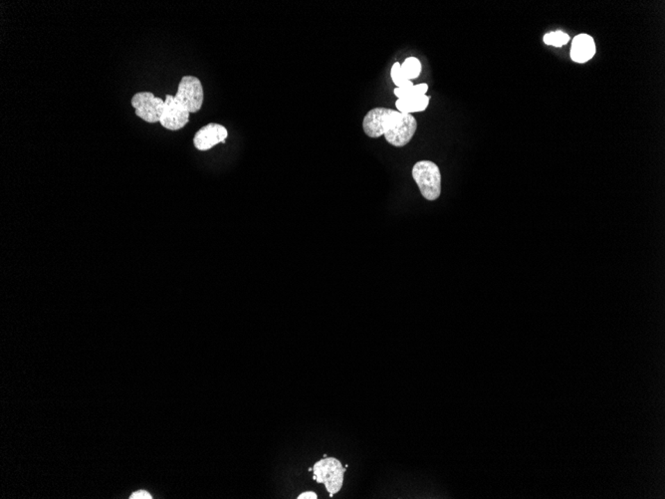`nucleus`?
<instances>
[{
    "instance_id": "obj_6",
    "label": "nucleus",
    "mask_w": 665,
    "mask_h": 499,
    "mask_svg": "<svg viewBox=\"0 0 665 499\" xmlns=\"http://www.w3.org/2000/svg\"><path fill=\"white\" fill-rule=\"evenodd\" d=\"M190 113L174 100V96L167 95L160 125L169 131H178L190 121Z\"/></svg>"
},
{
    "instance_id": "obj_9",
    "label": "nucleus",
    "mask_w": 665,
    "mask_h": 499,
    "mask_svg": "<svg viewBox=\"0 0 665 499\" xmlns=\"http://www.w3.org/2000/svg\"><path fill=\"white\" fill-rule=\"evenodd\" d=\"M596 53V44L593 38L588 34H580L573 40L571 48V58L577 63H584L593 58Z\"/></svg>"
},
{
    "instance_id": "obj_13",
    "label": "nucleus",
    "mask_w": 665,
    "mask_h": 499,
    "mask_svg": "<svg viewBox=\"0 0 665 499\" xmlns=\"http://www.w3.org/2000/svg\"><path fill=\"white\" fill-rule=\"evenodd\" d=\"M391 76L392 80H393V82L398 88L407 89L414 86V83L410 81V80L405 79V78L401 76V64L398 63V62L394 64L391 71Z\"/></svg>"
},
{
    "instance_id": "obj_15",
    "label": "nucleus",
    "mask_w": 665,
    "mask_h": 499,
    "mask_svg": "<svg viewBox=\"0 0 665 499\" xmlns=\"http://www.w3.org/2000/svg\"><path fill=\"white\" fill-rule=\"evenodd\" d=\"M131 499H151V496L146 491H140L135 492L131 496Z\"/></svg>"
},
{
    "instance_id": "obj_7",
    "label": "nucleus",
    "mask_w": 665,
    "mask_h": 499,
    "mask_svg": "<svg viewBox=\"0 0 665 499\" xmlns=\"http://www.w3.org/2000/svg\"><path fill=\"white\" fill-rule=\"evenodd\" d=\"M228 136L226 128L219 124L210 123L197 131L194 138V147L199 151H208L219 142H226Z\"/></svg>"
},
{
    "instance_id": "obj_5",
    "label": "nucleus",
    "mask_w": 665,
    "mask_h": 499,
    "mask_svg": "<svg viewBox=\"0 0 665 499\" xmlns=\"http://www.w3.org/2000/svg\"><path fill=\"white\" fill-rule=\"evenodd\" d=\"M132 106L136 115L148 123H160L164 112L165 101L155 97L151 92H140L133 96Z\"/></svg>"
},
{
    "instance_id": "obj_14",
    "label": "nucleus",
    "mask_w": 665,
    "mask_h": 499,
    "mask_svg": "<svg viewBox=\"0 0 665 499\" xmlns=\"http://www.w3.org/2000/svg\"><path fill=\"white\" fill-rule=\"evenodd\" d=\"M569 40H570V38H569L568 34L562 31L551 32V33L546 34L544 36L546 44L556 46V47H561V46L567 44Z\"/></svg>"
},
{
    "instance_id": "obj_2",
    "label": "nucleus",
    "mask_w": 665,
    "mask_h": 499,
    "mask_svg": "<svg viewBox=\"0 0 665 499\" xmlns=\"http://www.w3.org/2000/svg\"><path fill=\"white\" fill-rule=\"evenodd\" d=\"M412 178L424 199L430 202L439 199L441 195V174L435 163L419 161L412 167Z\"/></svg>"
},
{
    "instance_id": "obj_3",
    "label": "nucleus",
    "mask_w": 665,
    "mask_h": 499,
    "mask_svg": "<svg viewBox=\"0 0 665 499\" xmlns=\"http://www.w3.org/2000/svg\"><path fill=\"white\" fill-rule=\"evenodd\" d=\"M346 468L339 459L335 457H325L316 462L313 466L314 480L326 486L330 496L341 491L344 484V475Z\"/></svg>"
},
{
    "instance_id": "obj_1",
    "label": "nucleus",
    "mask_w": 665,
    "mask_h": 499,
    "mask_svg": "<svg viewBox=\"0 0 665 499\" xmlns=\"http://www.w3.org/2000/svg\"><path fill=\"white\" fill-rule=\"evenodd\" d=\"M405 115L389 108H375L367 113L363 121L364 134L373 139L394 132L400 126Z\"/></svg>"
},
{
    "instance_id": "obj_8",
    "label": "nucleus",
    "mask_w": 665,
    "mask_h": 499,
    "mask_svg": "<svg viewBox=\"0 0 665 499\" xmlns=\"http://www.w3.org/2000/svg\"><path fill=\"white\" fill-rule=\"evenodd\" d=\"M417 129L416 119L412 115L405 114V118L394 132L385 135L387 142L394 147L401 148L407 146L412 139Z\"/></svg>"
},
{
    "instance_id": "obj_11",
    "label": "nucleus",
    "mask_w": 665,
    "mask_h": 499,
    "mask_svg": "<svg viewBox=\"0 0 665 499\" xmlns=\"http://www.w3.org/2000/svg\"><path fill=\"white\" fill-rule=\"evenodd\" d=\"M401 73L405 79L414 80L421 73V63L416 57H408L401 65Z\"/></svg>"
},
{
    "instance_id": "obj_16",
    "label": "nucleus",
    "mask_w": 665,
    "mask_h": 499,
    "mask_svg": "<svg viewBox=\"0 0 665 499\" xmlns=\"http://www.w3.org/2000/svg\"><path fill=\"white\" fill-rule=\"evenodd\" d=\"M297 498L298 499H317L318 496H317V494L315 493V492L306 491V492H303V493L300 494V496H298Z\"/></svg>"
},
{
    "instance_id": "obj_12",
    "label": "nucleus",
    "mask_w": 665,
    "mask_h": 499,
    "mask_svg": "<svg viewBox=\"0 0 665 499\" xmlns=\"http://www.w3.org/2000/svg\"><path fill=\"white\" fill-rule=\"evenodd\" d=\"M428 91V84H419L407 89L396 88L394 90V93L398 99H410L426 95Z\"/></svg>"
},
{
    "instance_id": "obj_4",
    "label": "nucleus",
    "mask_w": 665,
    "mask_h": 499,
    "mask_svg": "<svg viewBox=\"0 0 665 499\" xmlns=\"http://www.w3.org/2000/svg\"><path fill=\"white\" fill-rule=\"evenodd\" d=\"M174 100L190 113H196L203 104V88L201 80L194 76H185L178 84Z\"/></svg>"
},
{
    "instance_id": "obj_10",
    "label": "nucleus",
    "mask_w": 665,
    "mask_h": 499,
    "mask_svg": "<svg viewBox=\"0 0 665 499\" xmlns=\"http://www.w3.org/2000/svg\"><path fill=\"white\" fill-rule=\"evenodd\" d=\"M430 97L423 95L416 98L398 99L396 102V107L398 112L403 114H412L416 112H423L430 104Z\"/></svg>"
}]
</instances>
